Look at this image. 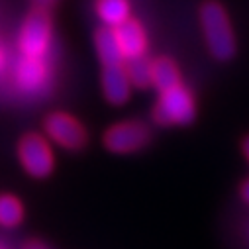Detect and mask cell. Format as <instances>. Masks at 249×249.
<instances>
[{"label": "cell", "mask_w": 249, "mask_h": 249, "mask_svg": "<svg viewBox=\"0 0 249 249\" xmlns=\"http://www.w3.org/2000/svg\"><path fill=\"white\" fill-rule=\"evenodd\" d=\"M200 24L212 57L218 61L231 59L235 53V39L226 10L210 0L200 8Z\"/></svg>", "instance_id": "6da1fadb"}, {"label": "cell", "mask_w": 249, "mask_h": 249, "mask_svg": "<svg viewBox=\"0 0 249 249\" xmlns=\"http://www.w3.org/2000/svg\"><path fill=\"white\" fill-rule=\"evenodd\" d=\"M196 118V104L184 87H175L161 92L153 110V120L161 126H189Z\"/></svg>", "instance_id": "7a4b0ae2"}, {"label": "cell", "mask_w": 249, "mask_h": 249, "mask_svg": "<svg viewBox=\"0 0 249 249\" xmlns=\"http://www.w3.org/2000/svg\"><path fill=\"white\" fill-rule=\"evenodd\" d=\"M18 159L34 178H45L55 169V155L47 140L39 134H26L18 143Z\"/></svg>", "instance_id": "3957f363"}, {"label": "cell", "mask_w": 249, "mask_h": 249, "mask_svg": "<svg viewBox=\"0 0 249 249\" xmlns=\"http://www.w3.org/2000/svg\"><path fill=\"white\" fill-rule=\"evenodd\" d=\"M102 142L112 153H134L151 142V130L142 122H120L104 132Z\"/></svg>", "instance_id": "277c9868"}, {"label": "cell", "mask_w": 249, "mask_h": 249, "mask_svg": "<svg viewBox=\"0 0 249 249\" xmlns=\"http://www.w3.org/2000/svg\"><path fill=\"white\" fill-rule=\"evenodd\" d=\"M49 41H51V22L47 12L45 10L32 12L20 30L18 43L22 55L41 59L49 49Z\"/></svg>", "instance_id": "5b68a950"}, {"label": "cell", "mask_w": 249, "mask_h": 249, "mask_svg": "<svg viewBox=\"0 0 249 249\" xmlns=\"http://www.w3.org/2000/svg\"><path fill=\"white\" fill-rule=\"evenodd\" d=\"M43 126H45V134L49 136V140L65 149L77 151V149H83L89 142V136H87V130L83 128V124L65 112L49 114L45 118Z\"/></svg>", "instance_id": "8992f818"}, {"label": "cell", "mask_w": 249, "mask_h": 249, "mask_svg": "<svg viewBox=\"0 0 249 249\" xmlns=\"http://www.w3.org/2000/svg\"><path fill=\"white\" fill-rule=\"evenodd\" d=\"M102 90L110 104H124L130 100L132 94V81L128 77L126 65H108L102 71Z\"/></svg>", "instance_id": "52a82bcc"}, {"label": "cell", "mask_w": 249, "mask_h": 249, "mask_svg": "<svg viewBox=\"0 0 249 249\" xmlns=\"http://www.w3.org/2000/svg\"><path fill=\"white\" fill-rule=\"evenodd\" d=\"M116 32V37H118V43L122 47V53H124V59H138V57H143L145 55V49H147V37H145V32L143 28L136 22V20H126L124 24H120L118 28H114Z\"/></svg>", "instance_id": "ba28073f"}, {"label": "cell", "mask_w": 249, "mask_h": 249, "mask_svg": "<svg viewBox=\"0 0 249 249\" xmlns=\"http://www.w3.org/2000/svg\"><path fill=\"white\" fill-rule=\"evenodd\" d=\"M16 79L22 90L26 92H39L47 81V69L41 59L36 57H22L20 65L16 69Z\"/></svg>", "instance_id": "9c48e42d"}, {"label": "cell", "mask_w": 249, "mask_h": 249, "mask_svg": "<svg viewBox=\"0 0 249 249\" xmlns=\"http://www.w3.org/2000/svg\"><path fill=\"white\" fill-rule=\"evenodd\" d=\"M94 43H96V53H98L104 67L124 63V53H122V47L118 43L114 28L98 30L96 36H94Z\"/></svg>", "instance_id": "30bf717a"}, {"label": "cell", "mask_w": 249, "mask_h": 249, "mask_svg": "<svg viewBox=\"0 0 249 249\" xmlns=\"http://www.w3.org/2000/svg\"><path fill=\"white\" fill-rule=\"evenodd\" d=\"M96 14L106 24V28H118L130 20L128 0H96Z\"/></svg>", "instance_id": "8fae6325"}, {"label": "cell", "mask_w": 249, "mask_h": 249, "mask_svg": "<svg viewBox=\"0 0 249 249\" xmlns=\"http://www.w3.org/2000/svg\"><path fill=\"white\" fill-rule=\"evenodd\" d=\"M178 85H180V73L171 59L161 57V59L153 61V87L159 92L171 90Z\"/></svg>", "instance_id": "7c38bea8"}, {"label": "cell", "mask_w": 249, "mask_h": 249, "mask_svg": "<svg viewBox=\"0 0 249 249\" xmlns=\"http://www.w3.org/2000/svg\"><path fill=\"white\" fill-rule=\"evenodd\" d=\"M126 71L132 81V87L145 89V87L153 85V61L145 59V55L138 57V59H130L126 65Z\"/></svg>", "instance_id": "4fadbf2b"}, {"label": "cell", "mask_w": 249, "mask_h": 249, "mask_svg": "<svg viewBox=\"0 0 249 249\" xmlns=\"http://www.w3.org/2000/svg\"><path fill=\"white\" fill-rule=\"evenodd\" d=\"M24 220V206L12 195H0V226L16 228Z\"/></svg>", "instance_id": "5bb4252c"}, {"label": "cell", "mask_w": 249, "mask_h": 249, "mask_svg": "<svg viewBox=\"0 0 249 249\" xmlns=\"http://www.w3.org/2000/svg\"><path fill=\"white\" fill-rule=\"evenodd\" d=\"M53 2H55V0H36V6H37V10H45V8H49Z\"/></svg>", "instance_id": "9a60e30c"}, {"label": "cell", "mask_w": 249, "mask_h": 249, "mask_svg": "<svg viewBox=\"0 0 249 249\" xmlns=\"http://www.w3.org/2000/svg\"><path fill=\"white\" fill-rule=\"evenodd\" d=\"M241 196H243L245 202H249V180H245L243 186H241Z\"/></svg>", "instance_id": "2e32d148"}, {"label": "cell", "mask_w": 249, "mask_h": 249, "mask_svg": "<svg viewBox=\"0 0 249 249\" xmlns=\"http://www.w3.org/2000/svg\"><path fill=\"white\" fill-rule=\"evenodd\" d=\"M24 249H47L45 245H41V243H37V241H34V243H28Z\"/></svg>", "instance_id": "e0dca14e"}, {"label": "cell", "mask_w": 249, "mask_h": 249, "mask_svg": "<svg viewBox=\"0 0 249 249\" xmlns=\"http://www.w3.org/2000/svg\"><path fill=\"white\" fill-rule=\"evenodd\" d=\"M243 153H245V157H247V161H249V138L243 140Z\"/></svg>", "instance_id": "ac0fdd59"}, {"label": "cell", "mask_w": 249, "mask_h": 249, "mask_svg": "<svg viewBox=\"0 0 249 249\" xmlns=\"http://www.w3.org/2000/svg\"><path fill=\"white\" fill-rule=\"evenodd\" d=\"M2 67H4V53L0 51V71H2Z\"/></svg>", "instance_id": "d6986e66"}]
</instances>
